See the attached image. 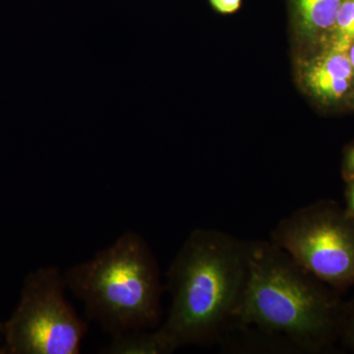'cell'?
Listing matches in <instances>:
<instances>
[{
  "mask_svg": "<svg viewBox=\"0 0 354 354\" xmlns=\"http://www.w3.org/2000/svg\"><path fill=\"white\" fill-rule=\"evenodd\" d=\"M247 279V241L213 228L191 232L167 272L171 306L152 330L160 354L208 346L234 329Z\"/></svg>",
  "mask_w": 354,
  "mask_h": 354,
  "instance_id": "1",
  "label": "cell"
},
{
  "mask_svg": "<svg viewBox=\"0 0 354 354\" xmlns=\"http://www.w3.org/2000/svg\"><path fill=\"white\" fill-rule=\"evenodd\" d=\"M339 291L270 241L247 242L245 290L234 328L254 327L297 351L323 353L339 339Z\"/></svg>",
  "mask_w": 354,
  "mask_h": 354,
  "instance_id": "2",
  "label": "cell"
},
{
  "mask_svg": "<svg viewBox=\"0 0 354 354\" xmlns=\"http://www.w3.org/2000/svg\"><path fill=\"white\" fill-rule=\"evenodd\" d=\"M67 290L111 339L150 330L162 318L158 260L146 239L128 230L94 257L64 272Z\"/></svg>",
  "mask_w": 354,
  "mask_h": 354,
  "instance_id": "3",
  "label": "cell"
},
{
  "mask_svg": "<svg viewBox=\"0 0 354 354\" xmlns=\"http://www.w3.org/2000/svg\"><path fill=\"white\" fill-rule=\"evenodd\" d=\"M64 272L55 266L30 272L20 301L3 325L6 353L79 354L88 322L67 301Z\"/></svg>",
  "mask_w": 354,
  "mask_h": 354,
  "instance_id": "4",
  "label": "cell"
},
{
  "mask_svg": "<svg viewBox=\"0 0 354 354\" xmlns=\"http://www.w3.org/2000/svg\"><path fill=\"white\" fill-rule=\"evenodd\" d=\"M270 241L335 290L354 286V218L334 200L293 212L272 230Z\"/></svg>",
  "mask_w": 354,
  "mask_h": 354,
  "instance_id": "5",
  "label": "cell"
},
{
  "mask_svg": "<svg viewBox=\"0 0 354 354\" xmlns=\"http://www.w3.org/2000/svg\"><path fill=\"white\" fill-rule=\"evenodd\" d=\"M302 81L310 94L324 104L341 102L353 91V72L348 50H329L305 64Z\"/></svg>",
  "mask_w": 354,
  "mask_h": 354,
  "instance_id": "6",
  "label": "cell"
},
{
  "mask_svg": "<svg viewBox=\"0 0 354 354\" xmlns=\"http://www.w3.org/2000/svg\"><path fill=\"white\" fill-rule=\"evenodd\" d=\"M300 32L316 37L332 32L344 0H292Z\"/></svg>",
  "mask_w": 354,
  "mask_h": 354,
  "instance_id": "7",
  "label": "cell"
},
{
  "mask_svg": "<svg viewBox=\"0 0 354 354\" xmlns=\"http://www.w3.org/2000/svg\"><path fill=\"white\" fill-rule=\"evenodd\" d=\"M332 32L330 46L348 50L354 41V0L342 1Z\"/></svg>",
  "mask_w": 354,
  "mask_h": 354,
  "instance_id": "8",
  "label": "cell"
},
{
  "mask_svg": "<svg viewBox=\"0 0 354 354\" xmlns=\"http://www.w3.org/2000/svg\"><path fill=\"white\" fill-rule=\"evenodd\" d=\"M339 339L354 353V300L344 305Z\"/></svg>",
  "mask_w": 354,
  "mask_h": 354,
  "instance_id": "9",
  "label": "cell"
},
{
  "mask_svg": "<svg viewBox=\"0 0 354 354\" xmlns=\"http://www.w3.org/2000/svg\"><path fill=\"white\" fill-rule=\"evenodd\" d=\"M342 176L346 183L354 181V144L344 152L342 160Z\"/></svg>",
  "mask_w": 354,
  "mask_h": 354,
  "instance_id": "10",
  "label": "cell"
},
{
  "mask_svg": "<svg viewBox=\"0 0 354 354\" xmlns=\"http://www.w3.org/2000/svg\"><path fill=\"white\" fill-rule=\"evenodd\" d=\"M212 6L221 13L235 12L241 6V0H209Z\"/></svg>",
  "mask_w": 354,
  "mask_h": 354,
  "instance_id": "11",
  "label": "cell"
},
{
  "mask_svg": "<svg viewBox=\"0 0 354 354\" xmlns=\"http://www.w3.org/2000/svg\"><path fill=\"white\" fill-rule=\"evenodd\" d=\"M344 209L349 214V216L354 218V181L346 183V192H344Z\"/></svg>",
  "mask_w": 354,
  "mask_h": 354,
  "instance_id": "12",
  "label": "cell"
},
{
  "mask_svg": "<svg viewBox=\"0 0 354 354\" xmlns=\"http://www.w3.org/2000/svg\"><path fill=\"white\" fill-rule=\"evenodd\" d=\"M348 53L349 59H351V67H353V91H351V97H353L354 104V41L351 44V46H349Z\"/></svg>",
  "mask_w": 354,
  "mask_h": 354,
  "instance_id": "13",
  "label": "cell"
},
{
  "mask_svg": "<svg viewBox=\"0 0 354 354\" xmlns=\"http://www.w3.org/2000/svg\"><path fill=\"white\" fill-rule=\"evenodd\" d=\"M0 353H6V346H0Z\"/></svg>",
  "mask_w": 354,
  "mask_h": 354,
  "instance_id": "14",
  "label": "cell"
},
{
  "mask_svg": "<svg viewBox=\"0 0 354 354\" xmlns=\"http://www.w3.org/2000/svg\"><path fill=\"white\" fill-rule=\"evenodd\" d=\"M2 330H3V325H2L1 323H0V334H1Z\"/></svg>",
  "mask_w": 354,
  "mask_h": 354,
  "instance_id": "15",
  "label": "cell"
}]
</instances>
